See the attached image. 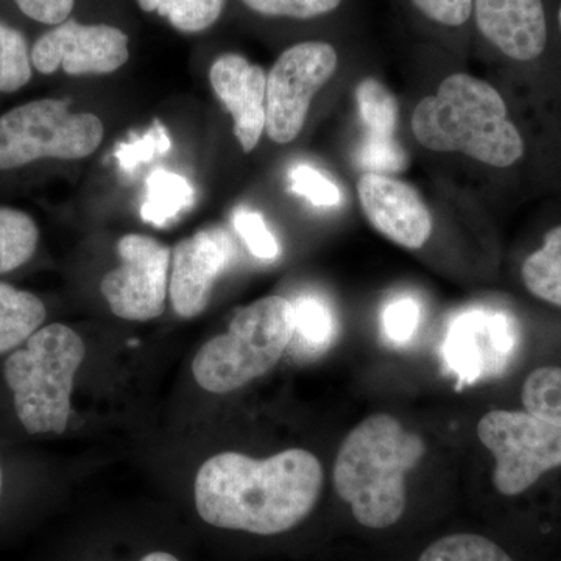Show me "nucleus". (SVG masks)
Segmentation results:
<instances>
[{
	"label": "nucleus",
	"mask_w": 561,
	"mask_h": 561,
	"mask_svg": "<svg viewBox=\"0 0 561 561\" xmlns=\"http://www.w3.org/2000/svg\"><path fill=\"white\" fill-rule=\"evenodd\" d=\"M295 312V335L309 350H321L334 339L335 321L327 302L316 297H302L291 302Z\"/></svg>",
	"instance_id": "obj_25"
},
{
	"label": "nucleus",
	"mask_w": 561,
	"mask_h": 561,
	"mask_svg": "<svg viewBox=\"0 0 561 561\" xmlns=\"http://www.w3.org/2000/svg\"><path fill=\"white\" fill-rule=\"evenodd\" d=\"M18 9L31 20L47 25H60L68 21L76 0H14Z\"/></svg>",
	"instance_id": "obj_33"
},
{
	"label": "nucleus",
	"mask_w": 561,
	"mask_h": 561,
	"mask_svg": "<svg viewBox=\"0 0 561 561\" xmlns=\"http://www.w3.org/2000/svg\"><path fill=\"white\" fill-rule=\"evenodd\" d=\"M559 25H560V31H561V7H560V11H559Z\"/></svg>",
	"instance_id": "obj_36"
},
{
	"label": "nucleus",
	"mask_w": 561,
	"mask_h": 561,
	"mask_svg": "<svg viewBox=\"0 0 561 561\" xmlns=\"http://www.w3.org/2000/svg\"><path fill=\"white\" fill-rule=\"evenodd\" d=\"M213 90L234 122V135L250 153L265 131V90L267 76L261 66L238 54H225L209 70Z\"/></svg>",
	"instance_id": "obj_14"
},
{
	"label": "nucleus",
	"mask_w": 561,
	"mask_h": 561,
	"mask_svg": "<svg viewBox=\"0 0 561 561\" xmlns=\"http://www.w3.org/2000/svg\"><path fill=\"white\" fill-rule=\"evenodd\" d=\"M479 31L515 61L537 60L548 44L541 0H474Z\"/></svg>",
	"instance_id": "obj_15"
},
{
	"label": "nucleus",
	"mask_w": 561,
	"mask_h": 561,
	"mask_svg": "<svg viewBox=\"0 0 561 561\" xmlns=\"http://www.w3.org/2000/svg\"><path fill=\"white\" fill-rule=\"evenodd\" d=\"M140 561H180L172 553L168 552H151L149 556L144 557Z\"/></svg>",
	"instance_id": "obj_34"
},
{
	"label": "nucleus",
	"mask_w": 561,
	"mask_h": 561,
	"mask_svg": "<svg viewBox=\"0 0 561 561\" xmlns=\"http://www.w3.org/2000/svg\"><path fill=\"white\" fill-rule=\"evenodd\" d=\"M523 404L538 419L561 427V367H541L527 376Z\"/></svg>",
	"instance_id": "obj_24"
},
{
	"label": "nucleus",
	"mask_w": 561,
	"mask_h": 561,
	"mask_svg": "<svg viewBox=\"0 0 561 561\" xmlns=\"http://www.w3.org/2000/svg\"><path fill=\"white\" fill-rule=\"evenodd\" d=\"M426 454L420 435L387 413H376L346 435L334 463V486L367 529L394 526L408 507L405 476Z\"/></svg>",
	"instance_id": "obj_2"
},
{
	"label": "nucleus",
	"mask_w": 561,
	"mask_h": 561,
	"mask_svg": "<svg viewBox=\"0 0 561 561\" xmlns=\"http://www.w3.org/2000/svg\"><path fill=\"white\" fill-rule=\"evenodd\" d=\"M172 142L164 125L154 124L149 133L131 144H122L116 150V158L124 171L133 172L139 165L147 164L158 154L171 149Z\"/></svg>",
	"instance_id": "obj_27"
},
{
	"label": "nucleus",
	"mask_w": 561,
	"mask_h": 561,
	"mask_svg": "<svg viewBox=\"0 0 561 561\" xmlns=\"http://www.w3.org/2000/svg\"><path fill=\"white\" fill-rule=\"evenodd\" d=\"M419 561H513L504 549L478 534H454L432 542Z\"/></svg>",
	"instance_id": "obj_22"
},
{
	"label": "nucleus",
	"mask_w": 561,
	"mask_h": 561,
	"mask_svg": "<svg viewBox=\"0 0 561 561\" xmlns=\"http://www.w3.org/2000/svg\"><path fill=\"white\" fill-rule=\"evenodd\" d=\"M323 489V468L306 449L253 459L221 453L195 478V505L203 522L219 529L278 535L311 515Z\"/></svg>",
	"instance_id": "obj_1"
},
{
	"label": "nucleus",
	"mask_w": 561,
	"mask_h": 561,
	"mask_svg": "<svg viewBox=\"0 0 561 561\" xmlns=\"http://www.w3.org/2000/svg\"><path fill=\"white\" fill-rule=\"evenodd\" d=\"M362 168L371 173L400 172L408 164V157L394 139L365 138L359 150Z\"/></svg>",
	"instance_id": "obj_30"
},
{
	"label": "nucleus",
	"mask_w": 561,
	"mask_h": 561,
	"mask_svg": "<svg viewBox=\"0 0 561 561\" xmlns=\"http://www.w3.org/2000/svg\"><path fill=\"white\" fill-rule=\"evenodd\" d=\"M295 332L294 306L283 297H265L236 313L227 334L210 339L195 354L192 373L198 386L224 394L271 371Z\"/></svg>",
	"instance_id": "obj_5"
},
{
	"label": "nucleus",
	"mask_w": 561,
	"mask_h": 561,
	"mask_svg": "<svg viewBox=\"0 0 561 561\" xmlns=\"http://www.w3.org/2000/svg\"><path fill=\"white\" fill-rule=\"evenodd\" d=\"M478 437L493 454V483L504 496H518L561 467V427L524 411H491Z\"/></svg>",
	"instance_id": "obj_7"
},
{
	"label": "nucleus",
	"mask_w": 561,
	"mask_h": 561,
	"mask_svg": "<svg viewBox=\"0 0 561 561\" xmlns=\"http://www.w3.org/2000/svg\"><path fill=\"white\" fill-rule=\"evenodd\" d=\"M234 228L257 260L272 261L278 256L279 247L275 236L268 231L264 217L251 209H238Z\"/></svg>",
	"instance_id": "obj_26"
},
{
	"label": "nucleus",
	"mask_w": 561,
	"mask_h": 561,
	"mask_svg": "<svg viewBox=\"0 0 561 561\" xmlns=\"http://www.w3.org/2000/svg\"><path fill=\"white\" fill-rule=\"evenodd\" d=\"M357 108L365 138L394 139L398 122V103L394 95L375 79L362 80L356 90Z\"/></svg>",
	"instance_id": "obj_20"
},
{
	"label": "nucleus",
	"mask_w": 561,
	"mask_h": 561,
	"mask_svg": "<svg viewBox=\"0 0 561 561\" xmlns=\"http://www.w3.org/2000/svg\"><path fill=\"white\" fill-rule=\"evenodd\" d=\"M242 2L250 10L264 16L311 20V18L331 13L341 5L342 0H242Z\"/></svg>",
	"instance_id": "obj_29"
},
{
	"label": "nucleus",
	"mask_w": 561,
	"mask_h": 561,
	"mask_svg": "<svg viewBox=\"0 0 561 561\" xmlns=\"http://www.w3.org/2000/svg\"><path fill=\"white\" fill-rule=\"evenodd\" d=\"M420 317L419 302L409 297L398 298L382 313L383 332L397 345L408 343L419 328Z\"/></svg>",
	"instance_id": "obj_31"
},
{
	"label": "nucleus",
	"mask_w": 561,
	"mask_h": 561,
	"mask_svg": "<svg viewBox=\"0 0 561 561\" xmlns=\"http://www.w3.org/2000/svg\"><path fill=\"white\" fill-rule=\"evenodd\" d=\"M39 228L24 210L0 206V275L21 268L35 256Z\"/></svg>",
	"instance_id": "obj_19"
},
{
	"label": "nucleus",
	"mask_w": 561,
	"mask_h": 561,
	"mask_svg": "<svg viewBox=\"0 0 561 561\" xmlns=\"http://www.w3.org/2000/svg\"><path fill=\"white\" fill-rule=\"evenodd\" d=\"M337 65V51L323 41L295 44L279 55L265 90V133L273 142L289 144L300 136L313 95Z\"/></svg>",
	"instance_id": "obj_8"
},
{
	"label": "nucleus",
	"mask_w": 561,
	"mask_h": 561,
	"mask_svg": "<svg viewBox=\"0 0 561 561\" xmlns=\"http://www.w3.org/2000/svg\"><path fill=\"white\" fill-rule=\"evenodd\" d=\"M290 187L316 206H335L341 203V191L327 176L308 164H298L289 173Z\"/></svg>",
	"instance_id": "obj_28"
},
{
	"label": "nucleus",
	"mask_w": 561,
	"mask_h": 561,
	"mask_svg": "<svg viewBox=\"0 0 561 561\" xmlns=\"http://www.w3.org/2000/svg\"><path fill=\"white\" fill-rule=\"evenodd\" d=\"M2 489H3V471H2V465H0V496H2Z\"/></svg>",
	"instance_id": "obj_35"
},
{
	"label": "nucleus",
	"mask_w": 561,
	"mask_h": 561,
	"mask_svg": "<svg viewBox=\"0 0 561 561\" xmlns=\"http://www.w3.org/2000/svg\"><path fill=\"white\" fill-rule=\"evenodd\" d=\"M33 69L51 76H103L121 69L130 58L128 36L113 25H83L68 20L36 39L31 49Z\"/></svg>",
	"instance_id": "obj_10"
},
{
	"label": "nucleus",
	"mask_w": 561,
	"mask_h": 561,
	"mask_svg": "<svg viewBox=\"0 0 561 561\" xmlns=\"http://www.w3.org/2000/svg\"><path fill=\"white\" fill-rule=\"evenodd\" d=\"M227 0H138L147 13L168 18L172 27L184 33H198L216 24Z\"/></svg>",
	"instance_id": "obj_21"
},
{
	"label": "nucleus",
	"mask_w": 561,
	"mask_h": 561,
	"mask_svg": "<svg viewBox=\"0 0 561 561\" xmlns=\"http://www.w3.org/2000/svg\"><path fill=\"white\" fill-rule=\"evenodd\" d=\"M47 309L39 297L0 280V356L13 353L44 327Z\"/></svg>",
	"instance_id": "obj_16"
},
{
	"label": "nucleus",
	"mask_w": 561,
	"mask_h": 561,
	"mask_svg": "<svg viewBox=\"0 0 561 561\" xmlns=\"http://www.w3.org/2000/svg\"><path fill=\"white\" fill-rule=\"evenodd\" d=\"M412 130L424 149L463 153L491 168H512L526 151L500 92L468 73L446 77L437 94L415 106Z\"/></svg>",
	"instance_id": "obj_3"
},
{
	"label": "nucleus",
	"mask_w": 561,
	"mask_h": 561,
	"mask_svg": "<svg viewBox=\"0 0 561 561\" xmlns=\"http://www.w3.org/2000/svg\"><path fill=\"white\" fill-rule=\"evenodd\" d=\"M234 257L231 236L208 228L176 243L172 253L169 294L183 319H194L208 308L214 284Z\"/></svg>",
	"instance_id": "obj_11"
},
{
	"label": "nucleus",
	"mask_w": 561,
	"mask_h": 561,
	"mask_svg": "<svg viewBox=\"0 0 561 561\" xmlns=\"http://www.w3.org/2000/svg\"><path fill=\"white\" fill-rule=\"evenodd\" d=\"M357 194L365 217L383 238L409 250H419L430 241V209L404 181L367 172L357 181Z\"/></svg>",
	"instance_id": "obj_12"
},
{
	"label": "nucleus",
	"mask_w": 561,
	"mask_h": 561,
	"mask_svg": "<svg viewBox=\"0 0 561 561\" xmlns=\"http://www.w3.org/2000/svg\"><path fill=\"white\" fill-rule=\"evenodd\" d=\"M416 9L437 24L459 27L470 20L474 0H412Z\"/></svg>",
	"instance_id": "obj_32"
},
{
	"label": "nucleus",
	"mask_w": 561,
	"mask_h": 561,
	"mask_svg": "<svg viewBox=\"0 0 561 561\" xmlns=\"http://www.w3.org/2000/svg\"><path fill=\"white\" fill-rule=\"evenodd\" d=\"M515 345V330L505 313L468 311L453 321L445 342V357L460 382L471 383L501 370Z\"/></svg>",
	"instance_id": "obj_13"
},
{
	"label": "nucleus",
	"mask_w": 561,
	"mask_h": 561,
	"mask_svg": "<svg viewBox=\"0 0 561 561\" xmlns=\"http://www.w3.org/2000/svg\"><path fill=\"white\" fill-rule=\"evenodd\" d=\"M121 265L106 273L101 291L119 319L149 321L162 316L171 280L172 250L144 234L117 243Z\"/></svg>",
	"instance_id": "obj_9"
},
{
	"label": "nucleus",
	"mask_w": 561,
	"mask_h": 561,
	"mask_svg": "<svg viewBox=\"0 0 561 561\" xmlns=\"http://www.w3.org/2000/svg\"><path fill=\"white\" fill-rule=\"evenodd\" d=\"M105 128L95 114L73 113L69 102L39 99L0 116V172L41 160L76 161L101 147Z\"/></svg>",
	"instance_id": "obj_6"
},
{
	"label": "nucleus",
	"mask_w": 561,
	"mask_h": 561,
	"mask_svg": "<svg viewBox=\"0 0 561 561\" xmlns=\"http://www.w3.org/2000/svg\"><path fill=\"white\" fill-rule=\"evenodd\" d=\"M522 278L535 298L561 308V225L553 227L540 249L523 262Z\"/></svg>",
	"instance_id": "obj_17"
},
{
	"label": "nucleus",
	"mask_w": 561,
	"mask_h": 561,
	"mask_svg": "<svg viewBox=\"0 0 561 561\" xmlns=\"http://www.w3.org/2000/svg\"><path fill=\"white\" fill-rule=\"evenodd\" d=\"M84 354L80 335L61 323L44 324L9 354L3 378L27 434L61 435L66 431L72 412L70 394Z\"/></svg>",
	"instance_id": "obj_4"
},
{
	"label": "nucleus",
	"mask_w": 561,
	"mask_h": 561,
	"mask_svg": "<svg viewBox=\"0 0 561 561\" xmlns=\"http://www.w3.org/2000/svg\"><path fill=\"white\" fill-rule=\"evenodd\" d=\"M195 202V191L190 181L179 173L158 169L147 180V198L140 216L154 227H162L190 209Z\"/></svg>",
	"instance_id": "obj_18"
},
{
	"label": "nucleus",
	"mask_w": 561,
	"mask_h": 561,
	"mask_svg": "<svg viewBox=\"0 0 561 561\" xmlns=\"http://www.w3.org/2000/svg\"><path fill=\"white\" fill-rule=\"evenodd\" d=\"M33 65L27 39L0 22V94H13L32 80Z\"/></svg>",
	"instance_id": "obj_23"
}]
</instances>
